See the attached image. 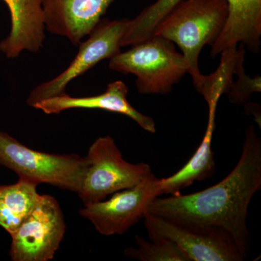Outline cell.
Returning <instances> with one entry per match:
<instances>
[{
	"label": "cell",
	"mask_w": 261,
	"mask_h": 261,
	"mask_svg": "<svg viewBox=\"0 0 261 261\" xmlns=\"http://www.w3.org/2000/svg\"><path fill=\"white\" fill-rule=\"evenodd\" d=\"M10 13L11 29L0 42V51L10 59L22 51L37 53L45 38L43 0H3Z\"/></svg>",
	"instance_id": "12"
},
{
	"label": "cell",
	"mask_w": 261,
	"mask_h": 261,
	"mask_svg": "<svg viewBox=\"0 0 261 261\" xmlns=\"http://www.w3.org/2000/svg\"><path fill=\"white\" fill-rule=\"evenodd\" d=\"M227 15L226 0H181L154 28L153 35L171 41L181 51L196 90L204 77L199 68L201 51L216 42Z\"/></svg>",
	"instance_id": "2"
},
{
	"label": "cell",
	"mask_w": 261,
	"mask_h": 261,
	"mask_svg": "<svg viewBox=\"0 0 261 261\" xmlns=\"http://www.w3.org/2000/svg\"><path fill=\"white\" fill-rule=\"evenodd\" d=\"M37 185L20 179L13 185H0V226L12 234L30 214L40 195Z\"/></svg>",
	"instance_id": "15"
},
{
	"label": "cell",
	"mask_w": 261,
	"mask_h": 261,
	"mask_svg": "<svg viewBox=\"0 0 261 261\" xmlns=\"http://www.w3.org/2000/svg\"><path fill=\"white\" fill-rule=\"evenodd\" d=\"M160 196V178L152 173L135 186L115 192L107 200L84 205L80 214L100 234L121 235L144 218L151 203Z\"/></svg>",
	"instance_id": "9"
},
{
	"label": "cell",
	"mask_w": 261,
	"mask_h": 261,
	"mask_svg": "<svg viewBox=\"0 0 261 261\" xmlns=\"http://www.w3.org/2000/svg\"><path fill=\"white\" fill-rule=\"evenodd\" d=\"M143 219L149 239L172 242L190 261H243L247 257L223 228L183 224L148 212Z\"/></svg>",
	"instance_id": "6"
},
{
	"label": "cell",
	"mask_w": 261,
	"mask_h": 261,
	"mask_svg": "<svg viewBox=\"0 0 261 261\" xmlns=\"http://www.w3.org/2000/svg\"><path fill=\"white\" fill-rule=\"evenodd\" d=\"M217 104L208 106V121L202 142L191 159L172 176L160 178L161 193L163 195H178L186 187L195 181H204L214 176L216 170L212 140L215 128V118Z\"/></svg>",
	"instance_id": "14"
},
{
	"label": "cell",
	"mask_w": 261,
	"mask_h": 261,
	"mask_svg": "<svg viewBox=\"0 0 261 261\" xmlns=\"http://www.w3.org/2000/svg\"><path fill=\"white\" fill-rule=\"evenodd\" d=\"M115 0H43L47 30L78 44L88 36Z\"/></svg>",
	"instance_id": "10"
},
{
	"label": "cell",
	"mask_w": 261,
	"mask_h": 261,
	"mask_svg": "<svg viewBox=\"0 0 261 261\" xmlns=\"http://www.w3.org/2000/svg\"><path fill=\"white\" fill-rule=\"evenodd\" d=\"M110 69L136 76L142 94H168L187 73L181 53L171 41L152 35L110 59Z\"/></svg>",
	"instance_id": "3"
},
{
	"label": "cell",
	"mask_w": 261,
	"mask_h": 261,
	"mask_svg": "<svg viewBox=\"0 0 261 261\" xmlns=\"http://www.w3.org/2000/svg\"><path fill=\"white\" fill-rule=\"evenodd\" d=\"M128 89L122 81H116L108 85L104 93L91 97H74L64 93L58 94L36 103L32 108L45 114H58L70 109H98L120 113L128 116L149 133L156 132L153 118L139 112L127 99Z\"/></svg>",
	"instance_id": "11"
},
{
	"label": "cell",
	"mask_w": 261,
	"mask_h": 261,
	"mask_svg": "<svg viewBox=\"0 0 261 261\" xmlns=\"http://www.w3.org/2000/svg\"><path fill=\"white\" fill-rule=\"evenodd\" d=\"M128 18L120 20L101 19L88 39L80 43V49L69 66L53 80L35 87L27 99V104L33 107L36 103L64 93L72 81L103 60L111 59L121 51V39L128 23Z\"/></svg>",
	"instance_id": "8"
},
{
	"label": "cell",
	"mask_w": 261,
	"mask_h": 261,
	"mask_svg": "<svg viewBox=\"0 0 261 261\" xmlns=\"http://www.w3.org/2000/svg\"><path fill=\"white\" fill-rule=\"evenodd\" d=\"M137 247L125 249L124 254L141 261H190L181 249L166 239L151 238L145 240L135 236Z\"/></svg>",
	"instance_id": "17"
},
{
	"label": "cell",
	"mask_w": 261,
	"mask_h": 261,
	"mask_svg": "<svg viewBox=\"0 0 261 261\" xmlns=\"http://www.w3.org/2000/svg\"><path fill=\"white\" fill-rule=\"evenodd\" d=\"M0 165L14 171L20 179L47 184L78 192L88 169L87 157L77 154H50L23 145L0 130Z\"/></svg>",
	"instance_id": "4"
},
{
	"label": "cell",
	"mask_w": 261,
	"mask_h": 261,
	"mask_svg": "<svg viewBox=\"0 0 261 261\" xmlns=\"http://www.w3.org/2000/svg\"><path fill=\"white\" fill-rule=\"evenodd\" d=\"M228 15L222 32L211 46L212 58L237 47L238 43L251 53L260 51L261 0H226Z\"/></svg>",
	"instance_id": "13"
},
{
	"label": "cell",
	"mask_w": 261,
	"mask_h": 261,
	"mask_svg": "<svg viewBox=\"0 0 261 261\" xmlns=\"http://www.w3.org/2000/svg\"><path fill=\"white\" fill-rule=\"evenodd\" d=\"M181 0H157L134 19H128L121 39V47L143 42L153 35L154 28Z\"/></svg>",
	"instance_id": "16"
},
{
	"label": "cell",
	"mask_w": 261,
	"mask_h": 261,
	"mask_svg": "<svg viewBox=\"0 0 261 261\" xmlns=\"http://www.w3.org/2000/svg\"><path fill=\"white\" fill-rule=\"evenodd\" d=\"M66 225L54 197L41 195L30 214L10 234L13 261H49L54 258L64 237Z\"/></svg>",
	"instance_id": "7"
},
{
	"label": "cell",
	"mask_w": 261,
	"mask_h": 261,
	"mask_svg": "<svg viewBox=\"0 0 261 261\" xmlns=\"http://www.w3.org/2000/svg\"><path fill=\"white\" fill-rule=\"evenodd\" d=\"M260 189L261 139L255 126H250L245 130L240 159L224 179L195 193L157 197L147 212L183 224L223 228L247 257L250 243L248 207Z\"/></svg>",
	"instance_id": "1"
},
{
	"label": "cell",
	"mask_w": 261,
	"mask_h": 261,
	"mask_svg": "<svg viewBox=\"0 0 261 261\" xmlns=\"http://www.w3.org/2000/svg\"><path fill=\"white\" fill-rule=\"evenodd\" d=\"M244 54L240 56L237 65L235 73L238 74V81L233 83L227 93L228 99L233 104L245 105L250 102L253 92H260V77L250 78L244 71Z\"/></svg>",
	"instance_id": "18"
},
{
	"label": "cell",
	"mask_w": 261,
	"mask_h": 261,
	"mask_svg": "<svg viewBox=\"0 0 261 261\" xmlns=\"http://www.w3.org/2000/svg\"><path fill=\"white\" fill-rule=\"evenodd\" d=\"M86 157L88 169L77 192L84 205L106 200L108 196L135 186L152 173L147 163L134 164L123 159L111 136L94 141Z\"/></svg>",
	"instance_id": "5"
}]
</instances>
